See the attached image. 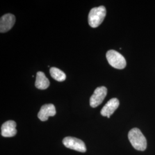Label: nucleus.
I'll return each instance as SVG.
<instances>
[{
	"mask_svg": "<svg viewBox=\"0 0 155 155\" xmlns=\"http://www.w3.org/2000/svg\"><path fill=\"white\" fill-rule=\"evenodd\" d=\"M15 21V16L11 13L6 14L1 17L0 19L1 33H5L9 31L13 27Z\"/></svg>",
	"mask_w": 155,
	"mask_h": 155,
	"instance_id": "6",
	"label": "nucleus"
},
{
	"mask_svg": "<svg viewBox=\"0 0 155 155\" xmlns=\"http://www.w3.org/2000/svg\"><path fill=\"white\" fill-rule=\"evenodd\" d=\"M56 114L55 106L53 104H45L41 106L38 113V118L41 121H47L51 116H54Z\"/></svg>",
	"mask_w": 155,
	"mask_h": 155,
	"instance_id": "9",
	"label": "nucleus"
},
{
	"mask_svg": "<svg viewBox=\"0 0 155 155\" xmlns=\"http://www.w3.org/2000/svg\"><path fill=\"white\" fill-rule=\"evenodd\" d=\"M128 139L135 150L141 151L146 150L147 146V140L138 128L134 127L129 131Z\"/></svg>",
	"mask_w": 155,
	"mask_h": 155,
	"instance_id": "1",
	"label": "nucleus"
},
{
	"mask_svg": "<svg viewBox=\"0 0 155 155\" xmlns=\"http://www.w3.org/2000/svg\"><path fill=\"white\" fill-rule=\"evenodd\" d=\"M50 72L51 76L58 82H63L66 79V74L58 68L51 67Z\"/></svg>",
	"mask_w": 155,
	"mask_h": 155,
	"instance_id": "11",
	"label": "nucleus"
},
{
	"mask_svg": "<svg viewBox=\"0 0 155 155\" xmlns=\"http://www.w3.org/2000/svg\"><path fill=\"white\" fill-rule=\"evenodd\" d=\"M107 93V89L105 86H101L95 90L94 93L90 98V105L95 108L101 105Z\"/></svg>",
	"mask_w": 155,
	"mask_h": 155,
	"instance_id": "5",
	"label": "nucleus"
},
{
	"mask_svg": "<svg viewBox=\"0 0 155 155\" xmlns=\"http://www.w3.org/2000/svg\"><path fill=\"white\" fill-rule=\"evenodd\" d=\"M35 86L36 88L40 90L47 89L50 86V81L45 77V73L38 71L36 74Z\"/></svg>",
	"mask_w": 155,
	"mask_h": 155,
	"instance_id": "10",
	"label": "nucleus"
},
{
	"mask_svg": "<svg viewBox=\"0 0 155 155\" xmlns=\"http://www.w3.org/2000/svg\"><path fill=\"white\" fill-rule=\"evenodd\" d=\"M17 134L16 123L14 121H8L1 127V135L4 137H12Z\"/></svg>",
	"mask_w": 155,
	"mask_h": 155,
	"instance_id": "8",
	"label": "nucleus"
},
{
	"mask_svg": "<svg viewBox=\"0 0 155 155\" xmlns=\"http://www.w3.org/2000/svg\"><path fill=\"white\" fill-rule=\"evenodd\" d=\"M106 15V9L104 6L94 8L89 12L88 21L90 26L97 28L102 24Z\"/></svg>",
	"mask_w": 155,
	"mask_h": 155,
	"instance_id": "2",
	"label": "nucleus"
},
{
	"mask_svg": "<svg viewBox=\"0 0 155 155\" xmlns=\"http://www.w3.org/2000/svg\"><path fill=\"white\" fill-rule=\"evenodd\" d=\"M106 58L111 66L117 69H124L127 66L125 58L115 50H109L106 53Z\"/></svg>",
	"mask_w": 155,
	"mask_h": 155,
	"instance_id": "3",
	"label": "nucleus"
},
{
	"mask_svg": "<svg viewBox=\"0 0 155 155\" xmlns=\"http://www.w3.org/2000/svg\"><path fill=\"white\" fill-rule=\"evenodd\" d=\"M120 105V102L117 98H114L109 100L105 105L103 107L101 111V114L102 116L107 117L108 118L116 110Z\"/></svg>",
	"mask_w": 155,
	"mask_h": 155,
	"instance_id": "7",
	"label": "nucleus"
},
{
	"mask_svg": "<svg viewBox=\"0 0 155 155\" xmlns=\"http://www.w3.org/2000/svg\"><path fill=\"white\" fill-rule=\"evenodd\" d=\"M63 144L69 149L75 150L80 152H86L85 144L80 139L72 137H67L63 140Z\"/></svg>",
	"mask_w": 155,
	"mask_h": 155,
	"instance_id": "4",
	"label": "nucleus"
}]
</instances>
